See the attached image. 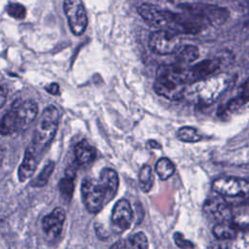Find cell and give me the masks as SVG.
Wrapping results in <instances>:
<instances>
[{"label":"cell","instance_id":"1","mask_svg":"<svg viewBox=\"0 0 249 249\" xmlns=\"http://www.w3.org/2000/svg\"><path fill=\"white\" fill-rule=\"evenodd\" d=\"M119 188V177L112 168H103L99 179H87L84 181L81 192L85 207L90 213L99 212L104 204L109 202Z\"/></svg>","mask_w":249,"mask_h":249},{"label":"cell","instance_id":"2","mask_svg":"<svg viewBox=\"0 0 249 249\" xmlns=\"http://www.w3.org/2000/svg\"><path fill=\"white\" fill-rule=\"evenodd\" d=\"M184 69L172 64H163L157 70L154 83L155 91L169 100L182 99L187 91Z\"/></svg>","mask_w":249,"mask_h":249},{"label":"cell","instance_id":"3","mask_svg":"<svg viewBox=\"0 0 249 249\" xmlns=\"http://www.w3.org/2000/svg\"><path fill=\"white\" fill-rule=\"evenodd\" d=\"M231 79L227 73H215L208 78L192 84L186 94L199 105L212 104L228 89L231 84Z\"/></svg>","mask_w":249,"mask_h":249},{"label":"cell","instance_id":"4","mask_svg":"<svg viewBox=\"0 0 249 249\" xmlns=\"http://www.w3.org/2000/svg\"><path fill=\"white\" fill-rule=\"evenodd\" d=\"M37 113L38 105L33 100L15 103L0 121V134L7 136L26 128L35 120Z\"/></svg>","mask_w":249,"mask_h":249},{"label":"cell","instance_id":"5","mask_svg":"<svg viewBox=\"0 0 249 249\" xmlns=\"http://www.w3.org/2000/svg\"><path fill=\"white\" fill-rule=\"evenodd\" d=\"M59 124V111L53 106H48L38 121L33 139L30 147L33 148L37 153H42L51 145L53 142Z\"/></svg>","mask_w":249,"mask_h":249},{"label":"cell","instance_id":"6","mask_svg":"<svg viewBox=\"0 0 249 249\" xmlns=\"http://www.w3.org/2000/svg\"><path fill=\"white\" fill-rule=\"evenodd\" d=\"M179 8L182 12L194 17L205 28L223 24L230 16L227 8L207 3H183L179 5Z\"/></svg>","mask_w":249,"mask_h":249},{"label":"cell","instance_id":"7","mask_svg":"<svg viewBox=\"0 0 249 249\" xmlns=\"http://www.w3.org/2000/svg\"><path fill=\"white\" fill-rule=\"evenodd\" d=\"M151 51L157 54L176 53L182 47L180 35L165 29H160L151 34L149 39Z\"/></svg>","mask_w":249,"mask_h":249},{"label":"cell","instance_id":"8","mask_svg":"<svg viewBox=\"0 0 249 249\" xmlns=\"http://www.w3.org/2000/svg\"><path fill=\"white\" fill-rule=\"evenodd\" d=\"M63 11L72 34L75 36L83 35L88 26V16L83 1L64 0Z\"/></svg>","mask_w":249,"mask_h":249},{"label":"cell","instance_id":"9","mask_svg":"<svg viewBox=\"0 0 249 249\" xmlns=\"http://www.w3.org/2000/svg\"><path fill=\"white\" fill-rule=\"evenodd\" d=\"M211 187L216 194L223 197H236L249 195V182L238 177H219L213 181Z\"/></svg>","mask_w":249,"mask_h":249},{"label":"cell","instance_id":"10","mask_svg":"<svg viewBox=\"0 0 249 249\" xmlns=\"http://www.w3.org/2000/svg\"><path fill=\"white\" fill-rule=\"evenodd\" d=\"M221 66L218 57L205 58L184 69V79L187 85H192L215 74Z\"/></svg>","mask_w":249,"mask_h":249},{"label":"cell","instance_id":"11","mask_svg":"<svg viewBox=\"0 0 249 249\" xmlns=\"http://www.w3.org/2000/svg\"><path fill=\"white\" fill-rule=\"evenodd\" d=\"M138 14L150 26L160 29H170L171 12L162 10L156 5L144 3L137 9Z\"/></svg>","mask_w":249,"mask_h":249},{"label":"cell","instance_id":"12","mask_svg":"<svg viewBox=\"0 0 249 249\" xmlns=\"http://www.w3.org/2000/svg\"><path fill=\"white\" fill-rule=\"evenodd\" d=\"M133 219V212L128 200L123 198L118 200L112 210L111 225L116 233H122L126 231Z\"/></svg>","mask_w":249,"mask_h":249},{"label":"cell","instance_id":"13","mask_svg":"<svg viewBox=\"0 0 249 249\" xmlns=\"http://www.w3.org/2000/svg\"><path fill=\"white\" fill-rule=\"evenodd\" d=\"M203 211L217 222H231L232 206L221 196L206 199L203 204Z\"/></svg>","mask_w":249,"mask_h":249},{"label":"cell","instance_id":"14","mask_svg":"<svg viewBox=\"0 0 249 249\" xmlns=\"http://www.w3.org/2000/svg\"><path fill=\"white\" fill-rule=\"evenodd\" d=\"M65 218V211L60 207L54 208L50 214L46 215L42 220V227L46 234L51 237L58 236L61 232Z\"/></svg>","mask_w":249,"mask_h":249},{"label":"cell","instance_id":"15","mask_svg":"<svg viewBox=\"0 0 249 249\" xmlns=\"http://www.w3.org/2000/svg\"><path fill=\"white\" fill-rule=\"evenodd\" d=\"M41 155L37 153L33 148L30 146L26 149L23 160L21 161V164L18 167V180L23 183L27 179H29L35 172L39 161H40Z\"/></svg>","mask_w":249,"mask_h":249},{"label":"cell","instance_id":"16","mask_svg":"<svg viewBox=\"0 0 249 249\" xmlns=\"http://www.w3.org/2000/svg\"><path fill=\"white\" fill-rule=\"evenodd\" d=\"M110 249H149V242L146 234L139 231L127 238L116 241Z\"/></svg>","mask_w":249,"mask_h":249},{"label":"cell","instance_id":"17","mask_svg":"<svg viewBox=\"0 0 249 249\" xmlns=\"http://www.w3.org/2000/svg\"><path fill=\"white\" fill-rule=\"evenodd\" d=\"M199 56V51L196 46L187 45L181 47V49L176 53V58L174 64L180 68H187L192 65Z\"/></svg>","mask_w":249,"mask_h":249},{"label":"cell","instance_id":"18","mask_svg":"<svg viewBox=\"0 0 249 249\" xmlns=\"http://www.w3.org/2000/svg\"><path fill=\"white\" fill-rule=\"evenodd\" d=\"M212 233L217 239L233 240L239 233V229L230 221L218 222L213 227Z\"/></svg>","mask_w":249,"mask_h":249},{"label":"cell","instance_id":"19","mask_svg":"<svg viewBox=\"0 0 249 249\" xmlns=\"http://www.w3.org/2000/svg\"><path fill=\"white\" fill-rule=\"evenodd\" d=\"M249 102V78H247L241 85L237 94L231 98L226 106V110L235 112Z\"/></svg>","mask_w":249,"mask_h":249},{"label":"cell","instance_id":"20","mask_svg":"<svg viewBox=\"0 0 249 249\" xmlns=\"http://www.w3.org/2000/svg\"><path fill=\"white\" fill-rule=\"evenodd\" d=\"M75 160L78 164H86L89 161L93 160L96 157V151L95 149L90 146L86 140L79 142L75 148Z\"/></svg>","mask_w":249,"mask_h":249},{"label":"cell","instance_id":"21","mask_svg":"<svg viewBox=\"0 0 249 249\" xmlns=\"http://www.w3.org/2000/svg\"><path fill=\"white\" fill-rule=\"evenodd\" d=\"M76 177V173L74 170L67 169L65 170V176L59 181L58 183V189L60 192V195L67 200H70L73 193H74V180Z\"/></svg>","mask_w":249,"mask_h":249},{"label":"cell","instance_id":"22","mask_svg":"<svg viewBox=\"0 0 249 249\" xmlns=\"http://www.w3.org/2000/svg\"><path fill=\"white\" fill-rule=\"evenodd\" d=\"M231 222L239 229L243 230L249 227V204L232 206Z\"/></svg>","mask_w":249,"mask_h":249},{"label":"cell","instance_id":"23","mask_svg":"<svg viewBox=\"0 0 249 249\" xmlns=\"http://www.w3.org/2000/svg\"><path fill=\"white\" fill-rule=\"evenodd\" d=\"M155 170L161 180H167L174 174L175 165L168 158H161L157 161Z\"/></svg>","mask_w":249,"mask_h":249},{"label":"cell","instance_id":"24","mask_svg":"<svg viewBox=\"0 0 249 249\" xmlns=\"http://www.w3.org/2000/svg\"><path fill=\"white\" fill-rule=\"evenodd\" d=\"M177 137L182 142L196 143L202 139V135L194 126H182L177 131Z\"/></svg>","mask_w":249,"mask_h":249},{"label":"cell","instance_id":"25","mask_svg":"<svg viewBox=\"0 0 249 249\" xmlns=\"http://www.w3.org/2000/svg\"><path fill=\"white\" fill-rule=\"evenodd\" d=\"M53 169H54V162L53 161H48L45 164L42 171L38 174V176L31 180L30 186L35 187V188H40V187L46 186L47 183L49 182V179L51 178V176L53 172Z\"/></svg>","mask_w":249,"mask_h":249},{"label":"cell","instance_id":"26","mask_svg":"<svg viewBox=\"0 0 249 249\" xmlns=\"http://www.w3.org/2000/svg\"><path fill=\"white\" fill-rule=\"evenodd\" d=\"M139 186L144 193L150 192L154 184V175L152 168L149 164H145L139 171Z\"/></svg>","mask_w":249,"mask_h":249},{"label":"cell","instance_id":"27","mask_svg":"<svg viewBox=\"0 0 249 249\" xmlns=\"http://www.w3.org/2000/svg\"><path fill=\"white\" fill-rule=\"evenodd\" d=\"M232 249H249V227L241 230V232L233 239Z\"/></svg>","mask_w":249,"mask_h":249},{"label":"cell","instance_id":"28","mask_svg":"<svg viewBox=\"0 0 249 249\" xmlns=\"http://www.w3.org/2000/svg\"><path fill=\"white\" fill-rule=\"evenodd\" d=\"M6 12L8 15L17 19H23L26 16V9L19 3H9L6 6Z\"/></svg>","mask_w":249,"mask_h":249},{"label":"cell","instance_id":"29","mask_svg":"<svg viewBox=\"0 0 249 249\" xmlns=\"http://www.w3.org/2000/svg\"><path fill=\"white\" fill-rule=\"evenodd\" d=\"M173 238H174L176 245L180 249H194L195 248V244L192 241H190L189 239L185 238V236L179 231H177L173 234Z\"/></svg>","mask_w":249,"mask_h":249},{"label":"cell","instance_id":"30","mask_svg":"<svg viewBox=\"0 0 249 249\" xmlns=\"http://www.w3.org/2000/svg\"><path fill=\"white\" fill-rule=\"evenodd\" d=\"M45 89L51 93V94H53V95H56L59 93V85L56 84V83H52V84H49L48 86L45 87Z\"/></svg>","mask_w":249,"mask_h":249},{"label":"cell","instance_id":"31","mask_svg":"<svg viewBox=\"0 0 249 249\" xmlns=\"http://www.w3.org/2000/svg\"><path fill=\"white\" fill-rule=\"evenodd\" d=\"M7 99V90L4 87L0 86V108H2V106L5 104Z\"/></svg>","mask_w":249,"mask_h":249},{"label":"cell","instance_id":"32","mask_svg":"<svg viewBox=\"0 0 249 249\" xmlns=\"http://www.w3.org/2000/svg\"><path fill=\"white\" fill-rule=\"evenodd\" d=\"M148 145H149L150 147H152V148H158V149H160V148H161L160 144L158 143V142H156V141H154V140H150V141L148 142Z\"/></svg>","mask_w":249,"mask_h":249}]
</instances>
